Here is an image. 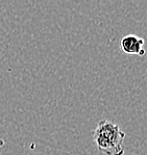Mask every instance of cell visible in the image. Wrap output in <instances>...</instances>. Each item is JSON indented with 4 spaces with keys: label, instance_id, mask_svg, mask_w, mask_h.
<instances>
[{
    "label": "cell",
    "instance_id": "6da1fadb",
    "mask_svg": "<svg viewBox=\"0 0 147 155\" xmlns=\"http://www.w3.org/2000/svg\"><path fill=\"white\" fill-rule=\"evenodd\" d=\"M125 133L116 123L109 120L99 121L93 131V140L97 149L104 155H124Z\"/></svg>",
    "mask_w": 147,
    "mask_h": 155
},
{
    "label": "cell",
    "instance_id": "7a4b0ae2",
    "mask_svg": "<svg viewBox=\"0 0 147 155\" xmlns=\"http://www.w3.org/2000/svg\"><path fill=\"white\" fill-rule=\"evenodd\" d=\"M144 45H145L144 40L135 35H125L120 42V47H121L122 51L126 54H130V55H145Z\"/></svg>",
    "mask_w": 147,
    "mask_h": 155
}]
</instances>
